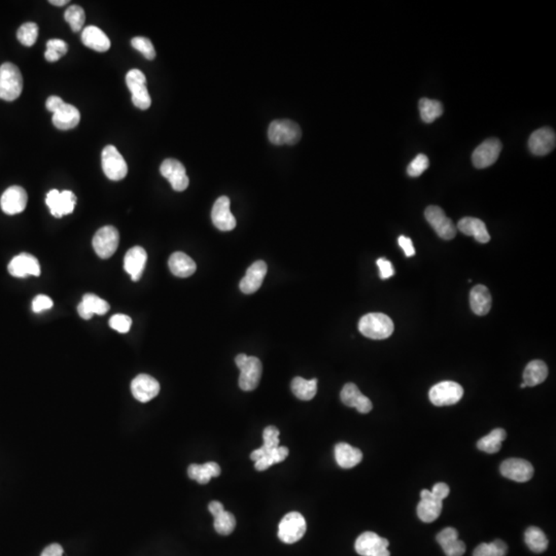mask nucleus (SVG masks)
Segmentation results:
<instances>
[{
    "instance_id": "nucleus-1",
    "label": "nucleus",
    "mask_w": 556,
    "mask_h": 556,
    "mask_svg": "<svg viewBox=\"0 0 556 556\" xmlns=\"http://www.w3.org/2000/svg\"><path fill=\"white\" fill-rule=\"evenodd\" d=\"M47 109L53 113L54 125L60 130L76 128L81 121V113L74 105L65 103L58 96H51L46 103Z\"/></svg>"
},
{
    "instance_id": "nucleus-2",
    "label": "nucleus",
    "mask_w": 556,
    "mask_h": 556,
    "mask_svg": "<svg viewBox=\"0 0 556 556\" xmlns=\"http://www.w3.org/2000/svg\"><path fill=\"white\" fill-rule=\"evenodd\" d=\"M23 91V77L15 64L6 62L0 66V100L14 102Z\"/></svg>"
},
{
    "instance_id": "nucleus-3",
    "label": "nucleus",
    "mask_w": 556,
    "mask_h": 556,
    "mask_svg": "<svg viewBox=\"0 0 556 556\" xmlns=\"http://www.w3.org/2000/svg\"><path fill=\"white\" fill-rule=\"evenodd\" d=\"M394 329L392 319L383 313H369L364 315L358 323V331L365 337L374 340L388 338Z\"/></svg>"
},
{
    "instance_id": "nucleus-4",
    "label": "nucleus",
    "mask_w": 556,
    "mask_h": 556,
    "mask_svg": "<svg viewBox=\"0 0 556 556\" xmlns=\"http://www.w3.org/2000/svg\"><path fill=\"white\" fill-rule=\"evenodd\" d=\"M235 363L240 369V388L246 392L255 390L259 386L263 372L261 360L255 356L240 354L236 356Z\"/></svg>"
},
{
    "instance_id": "nucleus-5",
    "label": "nucleus",
    "mask_w": 556,
    "mask_h": 556,
    "mask_svg": "<svg viewBox=\"0 0 556 556\" xmlns=\"http://www.w3.org/2000/svg\"><path fill=\"white\" fill-rule=\"evenodd\" d=\"M301 136V128L291 120H276L268 129V138L276 145H296Z\"/></svg>"
},
{
    "instance_id": "nucleus-6",
    "label": "nucleus",
    "mask_w": 556,
    "mask_h": 556,
    "mask_svg": "<svg viewBox=\"0 0 556 556\" xmlns=\"http://www.w3.org/2000/svg\"><path fill=\"white\" fill-rule=\"evenodd\" d=\"M306 529V521L301 513H287L278 525L279 540L285 544H294L303 538Z\"/></svg>"
},
{
    "instance_id": "nucleus-7",
    "label": "nucleus",
    "mask_w": 556,
    "mask_h": 556,
    "mask_svg": "<svg viewBox=\"0 0 556 556\" xmlns=\"http://www.w3.org/2000/svg\"><path fill=\"white\" fill-rule=\"evenodd\" d=\"M126 84L132 94L133 104L141 111L150 109L152 100L148 91L145 74L139 70H131L126 74Z\"/></svg>"
},
{
    "instance_id": "nucleus-8",
    "label": "nucleus",
    "mask_w": 556,
    "mask_h": 556,
    "mask_svg": "<svg viewBox=\"0 0 556 556\" xmlns=\"http://www.w3.org/2000/svg\"><path fill=\"white\" fill-rule=\"evenodd\" d=\"M102 160L103 173L109 180L118 182L126 177L128 166L117 148L113 145L105 147L102 151Z\"/></svg>"
},
{
    "instance_id": "nucleus-9",
    "label": "nucleus",
    "mask_w": 556,
    "mask_h": 556,
    "mask_svg": "<svg viewBox=\"0 0 556 556\" xmlns=\"http://www.w3.org/2000/svg\"><path fill=\"white\" fill-rule=\"evenodd\" d=\"M388 539L381 538L373 532H363L356 539L354 548L360 556H390Z\"/></svg>"
},
{
    "instance_id": "nucleus-10",
    "label": "nucleus",
    "mask_w": 556,
    "mask_h": 556,
    "mask_svg": "<svg viewBox=\"0 0 556 556\" xmlns=\"http://www.w3.org/2000/svg\"><path fill=\"white\" fill-rule=\"evenodd\" d=\"M463 396V388L454 381L440 382L434 386L429 392L431 402L439 407L456 404Z\"/></svg>"
},
{
    "instance_id": "nucleus-11",
    "label": "nucleus",
    "mask_w": 556,
    "mask_h": 556,
    "mask_svg": "<svg viewBox=\"0 0 556 556\" xmlns=\"http://www.w3.org/2000/svg\"><path fill=\"white\" fill-rule=\"evenodd\" d=\"M119 242V231L115 227L105 226L98 230L94 236V251L102 259H109L118 250Z\"/></svg>"
},
{
    "instance_id": "nucleus-12",
    "label": "nucleus",
    "mask_w": 556,
    "mask_h": 556,
    "mask_svg": "<svg viewBox=\"0 0 556 556\" xmlns=\"http://www.w3.org/2000/svg\"><path fill=\"white\" fill-rule=\"evenodd\" d=\"M424 216L439 237L445 240L454 239L456 235V227L452 221L446 216L442 208L435 205L429 206L424 212Z\"/></svg>"
},
{
    "instance_id": "nucleus-13",
    "label": "nucleus",
    "mask_w": 556,
    "mask_h": 556,
    "mask_svg": "<svg viewBox=\"0 0 556 556\" xmlns=\"http://www.w3.org/2000/svg\"><path fill=\"white\" fill-rule=\"evenodd\" d=\"M501 151L502 143L499 139H487L476 148L472 154V162L476 168H486L497 162Z\"/></svg>"
},
{
    "instance_id": "nucleus-14",
    "label": "nucleus",
    "mask_w": 556,
    "mask_h": 556,
    "mask_svg": "<svg viewBox=\"0 0 556 556\" xmlns=\"http://www.w3.org/2000/svg\"><path fill=\"white\" fill-rule=\"evenodd\" d=\"M46 203L55 218H62L74 212L77 198L72 191L51 190L47 195Z\"/></svg>"
},
{
    "instance_id": "nucleus-15",
    "label": "nucleus",
    "mask_w": 556,
    "mask_h": 556,
    "mask_svg": "<svg viewBox=\"0 0 556 556\" xmlns=\"http://www.w3.org/2000/svg\"><path fill=\"white\" fill-rule=\"evenodd\" d=\"M160 173L170 182L173 190L177 192H182L188 188L190 180L186 175V168L180 161L175 160V159H166L163 161L160 167Z\"/></svg>"
},
{
    "instance_id": "nucleus-16",
    "label": "nucleus",
    "mask_w": 556,
    "mask_h": 556,
    "mask_svg": "<svg viewBox=\"0 0 556 556\" xmlns=\"http://www.w3.org/2000/svg\"><path fill=\"white\" fill-rule=\"evenodd\" d=\"M502 475L516 482H527L534 476V467L530 461L521 459H509L500 468Z\"/></svg>"
},
{
    "instance_id": "nucleus-17",
    "label": "nucleus",
    "mask_w": 556,
    "mask_h": 556,
    "mask_svg": "<svg viewBox=\"0 0 556 556\" xmlns=\"http://www.w3.org/2000/svg\"><path fill=\"white\" fill-rule=\"evenodd\" d=\"M28 196L24 189L19 186H12L6 189L0 199L2 212L8 216L21 214L27 205Z\"/></svg>"
},
{
    "instance_id": "nucleus-18",
    "label": "nucleus",
    "mask_w": 556,
    "mask_h": 556,
    "mask_svg": "<svg viewBox=\"0 0 556 556\" xmlns=\"http://www.w3.org/2000/svg\"><path fill=\"white\" fill-rule=\"evenodd\" d=\"M131 392L133 397L141 403H148L158 396L160 384L154 377L141 374L131 382Z\"/></svg>"
},
{
    "instance_id": "nucleus-19",
    "label": "nucleus",
    "mask_w": 556,
    "mask_h": 556,
    "mask_svg": "<svg viewBox=\"0 0 556 556\" xmlns=\"http://www.w3.org/2000/svg\"><path fill=\"white\" fill-rule=\"evenodd\" d=\"M556 135L555 131L548 127L534 131L529 139L530 151L536 156H545L555 150Z\"/></svg>"
},
{
    "instance_id": "nucleus-20",
    "label": "nucleus",
    "mask_w": 556,
    "mask_h": 556,
    "mask_svg": "<svg viewBox=\"0 0 556 556\" xmlns=\"http://www.w3.org/2000/svg\"><path fill=\"white\" fill-rule=\"evenodd\" d=\"M8 272L15 278H26L28 276H40V266L38 260L29 253H21L15 257L8 264Z\"/></svg>"
},
{
    "instance_id": "nucleus-21",
    "label": "nucleus",
    "mask_w": 556,
    "mask_h": 556,
    "mask_svg": "<svg viewBox=\"0 0 556 556\" xmlns=\"http://www.w3.org/2000/svg\"><path fill=\"white\" fill-rule=\"evenodd\" d=\"M212 220L221 231H232L236 227L235 216L230 209V199L222 196L216 201L212 210Z\"/></svg>"
},
{
    "instance_id": "nucleus-22",
    "label": "nucleus",
    "mask_w": 556,
    "mask_h": 556,
    "mask_svg": "<svg viewBox=\"0 0 556 556\" xmlns=\"http://www.w3.org/2000/svg\"><path fill=\"white\" fill-rule=\"evenodd\" d=\"M443 508V501L434 497L431 491L424 489L420 493V502L418 505V515L420 521L426 523L435 521L440 516Z\"/></svg>"
},
{
    "instance_id": "nucleus-23",
    "label": "nucleus",
    "mask_w": 556,
    "mask_h": 556,
    "mask_svg": "<svg viewBox=\"0 0 556 556\" xmlns=\"http://www.w3.org/2000/svg\"><path fill=\"white\" fill-rule=\"evenodd\" d=\"M147 260V252L141 246H134L127 252L124 259V268L133 281H138L143 276Z\"/></svg>"
},
{
    "instance_id": "nucleus-24",
    "label": "nucleus",
    "mask_w": 556,
    "mask_h": 556,
    "mask_svg": "<svg viewBox=\"0 0 556 556\" xmlns=\"http://www.w3.org/2000/svg\"><path fill=\"white\" fill-rule=\"evenodd\" d=\"M340 398L343 404L356 408L360 413H369L372 410L373 405L370 399L364 396L354 383H347L343 386Z\"/></svg>"
},
{
    "instance_id": "nucleus-25",
    "label": "nucleus",
    "mask_w": 556,
    "mask_h": 556,
    "mask_svg": "<svg viewBox=\"0 0 556 556\" xmlns=\"http://www.w3.org/2000/svg\"><path fill=\"white\" fill-rule=\"evenodd\" d=\"M267 274V264L264 261H257L248 268L246 276L240 281L239 287L242 293H255L261 287L264 278Z\"/></svg>"
},
{
    "instance_id": "nucleus-26",
    "label": "nucleus",
    "mask_w": 556,
    "mask_h": 556,
    "mask_svg": "<svg viewBox=\"0 0 556 556\" xmlns=\"http://www.w3.org/2000/svg\"><path fill=\"white\" fill-rule=\"evenodd\" d=\"M437 542L443 549L446 556H463L466 553V544L459 540V532L454 527L442 530L436 537Z\"/></svg>"
},
{
    "instance_id": "nucleus-27",
    "label": "nucleus",
    "mask_w": 556,
    "mask_h": 556,
    "mask_svg": "<svg viewBox=\"0 0 556 556\" xmlns=\"http://www.w3.org/2000/svg\"><path fill=\"white\" fill-rule=\"evenodd\" d=\"M81 42L88 48L100 53L109 51L111 48V40L106 34L96 26H88L84 29L81 33Z\"/></svg>"
},
{
    "instance_id": "nucleus-28",
    "label": "nucleus",
    "mask_w": 556,
    "mask_h": 556,
    "mask_svg": "<svg viewBox=\"0 0 556 556\" xmlns=\"http://www.w3.org/2000/svg\"><path fill=\"white\" fill-rule=\"evenodd\" d=\"M109 310V303L93 294H86L81 303L77 306V312L84 319H91L93 315H105Z\"/></svg>"
},
{
    "instance_id": "nucleus-29",
    "label": "nucleus",
    "mask_w": 556,
    "mask_h": 556,
    "mask_svg": "<svg viewBox=\"0 0 556 556\" xmlns=\"http://www.w3.org/2000/svg\"><path fill=\"white\" fill-rule=\"evenodd\" d=\"M457 229L467 236H473L479 244H487L491 235L487 231L486 225L476 218H463L457 224Z\"/></svg>"
},
{
    "instance_id": "nucleus-30",
    "label": "nucleus",
    "mask_w": 556,
    "mask_h": 556,
    "mask_svg": "<svg viewBox=\"0 0 556 556\" xmlns=\"http://www.w3.org/2000/svg\"><path fill=\"white\" fill-rule=\"evenodd\" d=\"M168 265L171 273L182 278L193 276L197 269L196 263L192 257L182 252L173 253L169 257Z\"/></svg>"
},
{
    "instance_id": "nucleus-31",
    "label": "nucleus",
    "mask_w": 556,
    "mask_h": 556,
    "mask_svg": "<svg viewBox=\"0 0 556 556\" xmlns=\"http://www.w3.org/2000/svg\"><path fill=\"white\" fill-rule=\"evenodd\" d=\"M335 459L339 467L351 469L362 461L363 452L349 444L339 443L335 446Z\"/></svg>"
},
{
    "instance_id": "nucleus-32",
    "label": "nucleus",
    "mask_w": 556,
    "mask_h": 556,
    "mask_svg": "<svg viewBox=\"0 0 556 556\" xmlns=\"http://www.w3.org/2000/svg\"><path fill=\"white\" fill-rule=\"evenodd\" d=\"M491 292L485 285H478L472 289L470 293V305L475 315L483 317L489 312L491 308Z\"/></svg>"
},
{
    "instance_id": "nucleus-33",
    "label": "nucleus",
    "mask_w": 556,
    "mask_h": 556,
    "mask_svg": "<svg viewBox=\"0 0 556 556\" xmlns=\"http://www.w3.org/2000/svg\"><path fill=\"white\" fill-rule=\"evenodd\" d=\"M189 477L196 480L199 484H207L212 477H219L221 475V468L214 461H208L204 465L192 463L188 468Z\"/></svg>"
},
{
    "instance_id": "nucleus-34",
    "label": "nucleus",
    "mask_w": 556,
    "mask_h": 556,
    "mask_svg": "<svg viewBox=\"0 0 556 556\" xmlns=\"http://www.w3.org/2000/svg\"><path fill=\"white\" fill-rule=\"evenodd\" d=\"M547 376H548L547 365L540 360H532L525 367L523 372V383L527 386H536L544 382Z\"/></svg>"
},
{
    "instance_id": "nucleus-35",
    "label": "nucleus",
    "mask_w": 556,
    "mask_h": 556,
    "mask_svg": "<svg viewBox=\"0 0 556 556\" xmlns=\"http://www.w3.org/2000/svg\"><path fill=\"white\" fill-rule=\"evenodd\" d=\"M264 444L259 450H253L251 454L252 461H259L262 457L266 456L269 454L272 450L278 448L279 445V431L278 428L273 426L267 427L263 431Z\"/></svg>"
},
{
    "instance_id": "nucleus-36",
    "label": "nucleus",
    "mask_w": 556,
    "mask_h": 556,
    "mask_svg": "<svg viewBox=\"0 0 556 556\" xmlns=\"http://www.w3.org/2000/svg\"><path fill=\"white\" fill-rule=\"evenodd\" d=\"M291 388L299 400H312L317 392V379L306 380L302 377H295L292 380Z\"/></svg>"
},
{
    "instance_id": "nucleus-37",
    "label": "nucleus",
    "mask_w": 556,
    "mask_h": 556,
    "mask_svg": "<svg viewBox=\"0 0 556 556\" xmlns=\"http://www.w3.org/2000/svg\"><path fill=\"white\" fill-rule=\"evenodd\" d=\"M507 433L503 429H495L489 435L481 438L477 442L478 450L486 454H497L502 447V443L506 439Z\"/></svg>"
},
{
    "instance_id": "nucleus-38",
    "label": "nucleus",
    "mask_w": 556,
    "mask_h": 556,
    "mask_svg": "<svg viewBox=\"0 0 556 556\" xmlns=\"http://www.w3.org/2000/svg\"><path fill=\"white\" fill-rule=\"evenodd\" d=\"M525 544L534 553H542L548 547V539L542 530L537 527H531L525 531Z\"/></svg>"
},
{
    "instance_id": "nucleus-39",
    "label": "nucleus",
    "mask_w": 556,
    "mask_h": 556,
    "mask_svg": "<svg viewBox=\"0 0 556 556\" xmlns=\"http://www.w3.org/2000/svg\"><path fill=\"white\" fill-rule=\"evenodd\" d=\"M418 106H420V117L424 123H433L443 113V106H442L441 102H437V100L422 98L420 100Z\"/></svg>"
},
{
    "instance_id": "nucleus-40",
    "label": "nucleus",
    "mask_w": 556,
    "mask_h": 556,
    "mask_svg": "<svg viewBox=\"0 0 556 556\" xmlns=\"http://www.w3.org/2000/svg\"><path fill=\"white\" fill-rule=\"evenodd\" d=\"M287 456H289V448L285 447V446H278V448L272 450L269 454L255 461V470H257V471H266L271 466L283 463Z\"/></svg>"
},
{
    "instance_id": "nucleus-41",
    "label": "nucleus",
    "mask_w": 556,
    "mask_h": 556,
    "mask_svg": "<svg viewBox=\"0 0 556 556\" xmlns=\"http://www.w3.org/2000/svg\"><path fill=\"white\" fill-rule=\"evenodd\" d=\"M508 546L504 541L495 540L486 544L481 543L474 550L473 556H506Z\"/></svg>"
},
{
    "instance_id": "nucleus-42",
    "label": "nucleus",
    "mask_w": 556,
    "mask_h": 556,
    "mask_svg": "<svg viewBox=\"0 0 556 556\" xmlns=\"http://www.w3.org/2000/svg\"><path fill=\"white\" fill-rule=\"evenodd\" d=\"M236 527V519L232 513L224 510L214 516V530L223 536L232 534Z\"/></svg>"
},
{
    "instance_id": "nucleus-43",
    "label": "nucleus",
    "mask_w": 556,
    "mask_h": 556,
    "mask_svg": "<svg viewBox=\"0 0 556 556\" xmlns=\"http://www.w3.org/2000/svg\"><path fill=\"white\" fill-rule=\"evenodd\" d=\"M66 22L70 25L74 32H79L85 24V10L79 6H70L64 14Z\"/></svg>"
},
{
    "instance_id": "nucleus-44",
    "label": "nucleus",
    "mask_w": 556,
    "mask_h": 556,
    "mask_svg": "<svg viewBox=\"0 0 556 556\" xmlns=\"http://www.w3.org/2000/svg\"><path fill=\"white\" fill-rule=\"evenodd\" d=\"M17 38L25 47H32L38 38V26L33 22L25 23L17 32Z\"/></svg>"
},
{
    "instance_id": "nucleus-45",
    "label": "nucleus",
    "mask_w": 556,
    "mask_h": 556,
    "mask_svg": "<svg viewBox=\"0 0 556 556\" xmlns=\"http://www.w3.org/2000/svg\"><path fill=\"white\" fill-rule=\"evenodd\" d=\"M67 51L68 46L64 40L54 38V40H50L47 42V51L45 53V58H46L47 61L56 62L60 58L63 57L67 53Z\"/></svg>"
},
{
    "instance_id": "nucleus-46",
    "label": "nucleus",
    "mask_w": 556,
    "mask_h": 556,
    "mask_svg": "<svg viewBox=\"0 0 556 556\" xmlns=\"http://www.w3.org/2000/svg\"><path fill=\"white\" fill-rule=\"evenodd\" d=\"M430 166L428 157L424 154H418L415 159L411 161L407 167V173L409 177H418L422 175Z\"/></svg>"
},
{
    "instance_id": "nucleus-47",
    "label": "nucleus",
    "mask_w": 556,
    "mask_h": 556,
    "mask_svg": "<svg viewBox=\"0 0 556 556\" xmlns=\"http://www.w3.org/2000/svg\"><path fill=\"white\" fill-rule=\"evenodd\" d=\"M131 45L135 50L141 51L148 60H154L156 58V51L149 38L137 36V38H132Z\"/></svg>"
},
{
    "instance_id": "nucleus-48",
    "label": "nucleus",
    "mask_w": 556,
    "mask_h": 556,
    "mask_svg": "<svg viewBox=\"0 0 556 556\" xmlns=\"http://www.w3.org/2000/svg\"><path fill=\"white\" fill-rule=\"evenodd\" d=\"M109 326H111V329L122 333V334H125L131 329L132 319L128 315H116L109 319Z\"/></svg>"
},
{
    "instance_id": "nucleus-49",
    "label": "nucleus",
    "mask_w": 556,
    "mask_h": 556,
    "mask_svg": "<svg viewBox=\"0 0 556 556\" xmlns=\"http://www.w3.org/2000/svg\"><path fill=\"white\" fill-rule=\"evenodd\" d=\"M53 307V301L48 296L38 295L32 302V310L35 313L42 312Z\"/></svg>"
},
{
    "instance_id": "nucleus-50",
    "label": "nucleus",
    "mask_w": 556,
    "mask_h": 556,
    "mask_svg": "<svg viewBox=\"0 0 556 556\" xmlns=\"http://www.w3.org/2000/svg\"><path fill=\"white\" fill-rule=\"evenodd\" d=\"M377 266L379 268L380 278L381 279H388L394 276V267H392V264L388 260L380 257V259L377 260Z\"/></svg>"
},
{
    "instance_id": "nucleus-51",
    "label": "nucleus",
    "mask_w": 556,
    "mask_h": 556,
    "mask_svg": "<svg viewBox=\"0 0 556 556\" xmlns=\"http://www.w3.org/2000/svg\"><path fill=\"white\" fill-rule=\"evenodd\" d=\"M450 493V486L446 483H437V484L434 485L433 489H431V493H433L434 497L437 498L440 501H443L444 499H446Z\"/></svg>"
},
{
    "instance_id": "nucleus-52",
    "label": "nucleus",
    "mask_w": 556,
    "mask_h": 556,
    "mask_svg": "<svg viewBox=\"0 0 556 556\" xmlns=\"http://www.w3.org/2000/svg\"><path fill=\"white\" fill-rule=\"evenodd\" d=\"M398 241L399 246L404 251L406 257H412V255H415V250H414L413 244H412V240L410 238L406 237V236H400Z\"/></svg>"
},
{
    "instance_id": "nucleus-53",
    "label": "nucleus",
    "mask_w": 556,
    "mask_h": 556,
    "mask_svg": "<svg viewBox=\"0 0 556 556\" xmlns=\"http://www.w3.org/2000/svg\"><path fill=\"white\" fill-rule=\"evenodd\" d=\"M63 555L64 550L61 545L54 543V544H51L50 546L47 547V548L42 551V555L40 556H63Z\"/></svg>"
},
{
    "instance_id": "nucleus-54",
    "label": "nucleus",
    "mask_w": 556,
    "mask_h": 556,
    "mask_svg": "<svg viewBox=\"0 0 556 556\" xmlns=\"http://www.w3.org/2000/svg\"><path fill=\"white\" fill-rule=\"evenodd\" d=\"M208 510L209 512L212 513V516H216V515L220 514L221 512L225 510L224 505L220 502L218 501H212V503L208 505Z\"/></svg>"
},
{
    "instance_id": "nucleus-55",
    "label": "nucleus",
    "mask_w": 556,
    "mask_h": 556,
    "mask_svg": "<svg viewBox=\"0 0 556 556\" xmlns=\"http://www.w3.org/2000/svg\"><path fill=\"white\" fill-rule=\"evenodd\" d=\"M50 3L53 4V6H63L70 3V1L68 0H51Z\"/></svg>"
},
{
    "instance_id": "nucleus-56",
    "label": "nucleus",
    "mask_w": 556,
    "mask_h": 556,
    "mask_svg": "<svg viewBox=\"0 0 556 556\" xmlns=\"http://www.w3.org/2000/svg\"><path fill=\"white\" fill-rule=\"evenodd\" d=\"M521 388H527V386H525V383H523H523L521 384Z\"/></svg>"
}]
</instances>
